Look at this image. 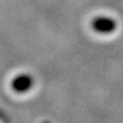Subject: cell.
Returning a JSON list of instances; mask_svg holds the SVG:
<instances>
[{
	"label": "cell",
	"instance_id": "1",
	"mask_svg": "<svg viewBox=\"0 0 123 123\" xmlns=\"http://www.w3.org/2000/svg\"><path fill=\"white\" fill-rule=\"evenodd\" d=\"M116 26H117L116 22L112 18L106 16H99L92 20V29L98 34H103V35L111 34L115 31Z\"/></svg>",
	"mask_w": 123,
	"mask_h": 123
},
{
	"label": "cell",
	"instance_id": "2",
	"mask_svg": "<svg viewBox=\"0 0 123 123\" xmlns=\"http://www.w3.org/2000/svg\"><path fill=\"white\" fill-rule=\"evenodd\" d=\"M31 84H32V80L30 77L20 75L13 81V87H14V90H17L19 92H24L31 87Z\"/></svg>",
	"mask_w": 123,
	"mask_h": 123
}]
</instances>
